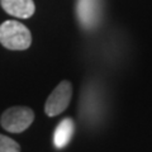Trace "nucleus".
<instances>
[{"instance_id":"423d86ee","label":"nucleus","mask_w":152,"mask_h":152,"mask_svg":"<svg viewBox=\"0 0 152 152\" xmlns=\"http://www.w3.org/2000/svg\"><path fill=\"white\" fill-rule=\"evenodd\" d=\"M75 132V123L71 118H65L53 132V145L57 150H62L70 143Z\"/></svg>"},{"instance_id":"f257e3e1","label":"nucleus","mask_w":152,"mask_h":152,"mask_svg":"<svg viewBox=\"0 0 152 152\" xmlns=\"http://www.w3.org/2000/svg\"><path fill=\"white\" fill-rule=\"evenodd\" d=\"M0 43L12 51L27 50L32 43L31 31L20 22L5 20L0 26Z\"/></svg>"},{"instance_id":"7ed1b4c3","label":"nucleus","mask_w":152,"mask_h":152,"mask_svg":"<svg viewBox=\"0 0 152 152\" xmlns=\"http://www.w3.org/2000/svg\"><path fill=\"white\" fill-rule=\"evenodd\" d=\"M72 98V86L69 81H61L57 88L50 94L45 104V112L48 117H56L61 114Z\"/></svg>"},{"instance_id":"39448f33","label":"nucleus","mask_w":152,"mask_h":152,"mask_svg":"<svg viewBox=\"0 0 152 152\" xmlns=\"http://www.w3.org/2000/svg\"><path fill=\"white\" fill-rule=\"evenodd\" d=\"M0 4L8 14L20 19L31 18L36 12L33 0H0Z\"/></svg>"},{"instance_id":"f03ea898","label":"nucleus","mask_w":152,"mask_h":152,"mask_svg":"<svg viewBox=\"0 0 152 152\" xmlns=\"http://www.w3.org/2000/svg\"><path fill=\"white\" fill-rule=\"evenodd\" d=\"M34 121V112L28 107H12L1 114L0 123L5 131L20 133L26 131Z\"/></svg>"},{"instance_id":"0eeeda50","label":"nucleus","mask_w":152,"mask_h":152,"mask_svg":"<svg viewBox=\"0 0 152 152\" xmlns=\"http://www.w3.org/2000/svg\"><path fill=\"white\" fill-rule=\"evenodd\" d=\"M0 152H20V146L10 137L0 134Z\"/></svg>"},{"instance_id":"20e7f679","label":"nucleus","mask_w":152,"mask_h":152,"mask_svg":"<svg viewBox=\"0 0 152 152\" xmlns=\"http://www.w3.org/2000/svg\"><path fill=\"white\" fill-rule=\"evenodd\" d=\"M76 12L85 29H93L100 18V3L99 0H79Z\"/></svg>"}]
</instances>
